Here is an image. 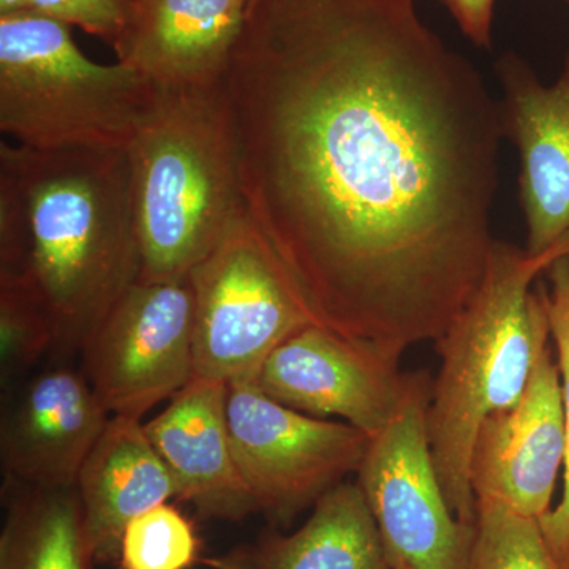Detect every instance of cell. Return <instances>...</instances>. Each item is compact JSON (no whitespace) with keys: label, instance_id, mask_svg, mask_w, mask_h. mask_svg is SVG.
Returning <instances> with one entry per match:
<instances>
[{"label":"cell","instance_id":"1","mask_svg":"<svg viewBox=\"0 0 569 569\" xmlns=\"http://www.w3.org/2000/svg\"><path fill=\"white\" fill-rule=\"evenodd\" d=\"M247 212L318 323L402 359L492 252L505 137L415 0H258L223 78Z\"/></svg>","mask_w":569,"mask_h":569},{"label":"cell","instance_id":"2","mask_svg":"<svg viewBox=\"0 0 569 569\" xmlns=\"http://www.w3.org/2000/svg\"><path fill=\"white\" fill-rule=\"evenodd\" d=\"M0 276L39 296L58 347L81 350L140 279L127 151L0 141Z\"/></svg>","mask_w":569,"mask_h":569},{"label":"cell","instance_id":"3","mask_svg":"<svg viewBox=\"0 0 569 569\" xmlns=\"http://www.w3.org/2000/svg\"><path fill=\"white\" fill-rule=\"evenodd\" d=\"M569 253V241L545 253L493 242L478 290L437 340L441 367L427 408V433L452 511L475 526L471 455L486 419L526 392L538 355L549 346L539 276Z\"/></svg>","mask_w":569,"mask_h":569},{"label":"cell","instance_id":"4","mask_svg":"<svg viewBox=\"0 0 569 569\" xmlns=\"http://www.w3.org/2000/svg\"><path fill=\"white\" fill-rule=\"evenodd\" d=\"M127 156L138 283L189 279L246 211L223 84L159 88Z\"/></svg>","mask_w":569,"mask_h":569},{"label":"cell","instance_id":"5","mask_svg":"<svg viewBox=\"0 0 569 569\" xmlns=\"http://www.w3.org/2000/svg\"><path fill=\"white\" fill-rule=\"evenodd\" d=\"M159 88L126 63L86 58L69 26L36 11L0 17V130L41 151H127Z\"/></svg>","mask_w":569,"mask_h":569},{"label":"cell","instance_id":"6","mask_svg":"<svg viewBox=\"0 0 569 569\" xmlns=\"http://www.w3.org/2000/svg\"><path fill=\"white\" fill-rule=\"evenodd\" d=\"M189 280L194 377L254 381L277 347L320 325L247 209Z\"/></svg>","mask_w":569,"mask_h":569},{"label":"cell","instance_id":"7","mask_svg":"<svg viewBox=\"0 0 569 569\" xmlns=\"http://www.w3.org/2000/svg\"><path fill=\"white\" fill-rule=\"evenodd\" d=\"M432 385L418 372L402 410L370 438L356 473L392 569H471L475 526L452 511L430 451Z\"/></svg>","mask_w":569,"mask_h":569},{"label":"cell","instance_id":"8","mask_svg":"<svg viewBox=\"0 0 569 569\" xmlns=\"http://www.w3.org/2000/svg\"><path fill=\"white\" fill-rule=\"evenodd\" d=\"M231 448L257 512L287 523L358 473L370 437L348 422L310 417L254 381L228 385Z\"/></svg>","mask_w":569,"mask_h":569},{"label":"cell","instance_id":"9","mask_svg":"<svg viewBox=\"0 0 569 569\" xmlns=\"http://www.w3.org/2000/svg\"><path fill=\"white\" fill-rule=\"evenodd\" d=\"M81 353L84 376L108 415L141 421L194 377L190 280L133 284Z\"/></svg>","mask_w":569,"mask_h":569},{"label":"cell","instance_id":"10","mask_svg":"<svg viewBox=\"0 0 569 569\" xmlns=\"http://www.w3.org/2000/svg\"><path fill=\"white\" fill-rule=\"evenodd\" d=\"M417 377L400 370L399 358L312 325L269 355L254 383L283 406L346 419L373 438L402 410Z\"/></svg>","mask_w":569,"mask_h":569},{"label":"cell","instance_id":"11","mask_svg":"<svg viewBox=\"0 0 569 569\" xmlns=\"http://www.w3.org/2000/svg\"><path fill=\"white\" fill-rule=\"evenodd\" d=\"M567 456V422L559 365L550 347L538 355L526 392L515 407L486 419L471 455L475 500L492 498L519 515H548Z\"/></svg>","mask_w":569,"mask_h":569},{"label":"cell","instance_id":"12","mask_svg":"<svg viewBox=\"0 0 569 569\" xmlns=\"http://www.w3.org/2000/svg\"><path fill=\"white\" fill-rule=\"evenodd\" d=\"M505 137L518 146L520 204L530 253L569 241V51L553 84L515 52L497 62Z\"/></svg>","mask_w":569,"mask_h":569},{"label":"cell","instance_id":"13","mask_svg":"<svg viewBox=\"0 0 569 569\" xmlns=\"http://www.w3.org/2000/svg\"><path fill=\"white\" fill-rule=\"evenodd\" d=\"M110 415L88 377L52 367L22 385L0 430L3 486L77 488Z\"/></svg>","mask_w":569,"mask_h":569},{"label":"cell","instance_id":"14","mask_svg":"<svg viewBox=\"0 0 569 569\" xmlns=\"http://www.w3.org/2000/svg\"><path fill=\"white\" fill-rule=\"evenodd\" d=\"M249 0H129L118 62L160 89L222 84Z\"/></svg>","mask_w":569,"mask_h":569},{"label":"cell","instance_id":"15","mask_svg":"<svg viewBox=\"0 0 569 569\" xmlns=\"http://www.w3.org/2000/svg\"><path fill=\"white\" fill-rule=\"evenodd\" d=\"M227 400V383L193 377L144 430L179 500L200 518L238 522L257 508L231 448Z\"/></svg>","mask_w":569,"mask_h":569},{"label":"cell","instance_id":"16","mask_svg":"<svg viewBox=\"0 0 569 569\" xmlns=\"http://www.w3.org/2000/svg\"><path fill=\"white\" fill-rule=\"evenodd\" d=\"M97 565L119 563L130 520L178 498L173 478L138 419L111 417L77 481Z\"/></svg>","mask_w":569,"mask_h":569},{"label":"cell","instance_id":"17","mask_svg":"<svg viewBox=\"0 0 569 569\" xmlns=\"http://www.w3.org/2000/svg\"><path fill=\"white\" fill-rule=\"evenodd\" d=\"M201 563L209 569H392L365 492L346 481L318 498L295 533L269 531Z\"/></svg>","mask_w":569,"mask_h":569},{"label":"cell","instance_id":"18","mask_svg":"<svg viewBox=\"0 0 569 569\" xmlns=\"http://www.w3.org/2000/svg\"><path fill=\"white\" fill-rule=\"evenodd\" d=\"M0 569H96L77 488L3 486Z\"/></svg>","mask_w":569,"mask_h":569},{"label":"cell","instance_id":"19","mask_svg":"<svg viewBox=\"0 0 569 569\" xmlns=\"http://www.w3.org/2000/svg\"><path fill=\"white\" fill-rule=\"evenodd\" d=\"M471 569H563L553 557L538 519L501 501L478 498Z\"/></svg>","mask_w":569,"mask_h":569},{"label":"cell","instance_id":"20","mask_svg":"<svg viewBox=\"0 0 569 569\" xmlns=\"http://www.w3.org/2000/svg\"><path fill=\"white\" fill-rule=\"evenodd\" d=\"M58 332L47 307L28 284L0 276V380L10 388L51 348Z\"/></svg>","mask_w":569,"mask_h":569},{"label":"cell","instance_id":"21","mask_svg":"<svg viewBox=\"0 0 569 569\" xmlns=\"http://www.w3.org/2000/svg\"><path fill=\"white\" fill-rule=\"evenodd\" d=\"M201 539L192 520L171 503L142 512L126 527L121 569H190L201 561Z\"/></svg>","mask_w":569,"mask_h":569},{"label":"cell","instance_id":"22","mask_svg":"<svg viewBox=\"0 0 569 569\" xmlns=\"http://www.w3.org/2000/svg\"><path fill=\"white\" fill-rule=\"evenodd\" d=\"M546 309H548L550 336L557 347L563 391L565 422H567V456H565V488L560 503L548 515L538 519L542 535L548 541L553 557L560 567L568 569L569 563V309L561 295L542 284Z\"/></svg>","mask_w":569,"mask_h":569},{"label":"cell","instance_id":"23","mask_svg":"<svg viewBox=\"0 0 569 569\" xmlns=\"http://www.w3.org/2000/svg\"><path fill=\"white\" fill-rule=\"evenodd\" d=\"M78 26L114 44L129 20V0H31V10Z\"/></svg>","mask_w":569,"mask_h":569},{"label":"cell","instance_id":"24","mask_svg":"<svg viewBox=\"0 0 569 569\" xmlns=\"http://www.w3.org/2000/svg\"><path fill=\"white\" fill-rule=\"evenodd\" d=\"M455 17L460 31L479 48L492 47L496 0H440Z\"/></svg>","mask_w":569,"mask_h":569},{"label":"cell","instance_id":"25","mask_svg":"<svg viewBox=\"0 0 569 569\" xmlns=\"http://www.w3.org/2000/svg\"><path fill=\"white\" fill-rule=\"evenodd\" d=\"M550 280V287L561 295L569 309V253L560 257L548 271H546Z\"/></svg>","mask_w":569,"mask_h":569},{"label":"cell","instance_id":"26","mask_svg":"<svg viewBox=\"0 0 569 569\" xmlns=\"http://www.w3.org/2000/svg\"><path fill=\"white\" fill-rule=\"evenodd\" d=\"M31 10V0H0V17Z\"/></svg>","mask_w":569,"mask_h":569},{"label":"cell","instance_id":"27","mask_svg":"<svg viewBox=\"0 0 569 569\" xmlns=\"http://www.w3.org/2000/svg\"><path fill=\"white\" fill-rule=\"evenodd\" d=\"M257 2H258V0H249V10L252 9L254 3H257Z\"/></svg>","mask_w":569,"mask_h":569},{"label":"cell","instance_id":"28","mask_svg":"<svg viewBox=\"0 0 569 569\" xmlns=\"http://www.w3.org/2000/svg\"><path fill=\"white\" fill-rule=\"evenodd\" d=\"M567 2L569 3V0H567Z\"/></svg>","mask_w":569,"mask_h":569},{"label":"cell","instance_id":"29","mask_svg":"<svg viewBox=\"0 0 569 569\" xmlns=\"http://www.w3.org/2000/svg\"><path fill=\"white\" fill-rule=\"evenodd\" d=\"M568 569H569V563H568Z\"/></svg>","mask_w":569,"mask_h":569}]
</instances>
